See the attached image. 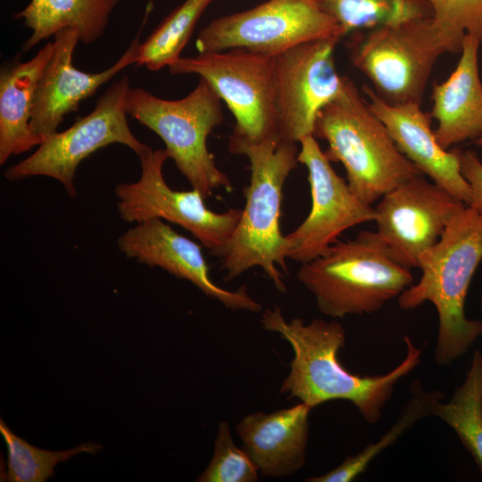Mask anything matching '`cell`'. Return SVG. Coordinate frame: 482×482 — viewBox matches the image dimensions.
<instances>
[{"mask_svg":"<svg viewBox=\"0 0 482 482\" xmlns=\"http://www.w3.org/2000/svg\"><path fill=\"white\" fill-rule=\"evenodd\" d=\"M0 433L7 446V463L1 481L45 482L54 475V468L79 453H96L99 444L86 443L65 451H47L29 445L16 436L0 419Z\"/></svg>","mask_w":482,"mask_h":482,"instance_id":"26","label":"cell"},{"mask_svg":"<svg viewBox=\"0 0 482 482\" xmlns=\"http://www.w3.org/2000/svg\"><path fill=\"white\" fill-rule=\"evenodd\" d=\"M296 277L318 309L332 318L371 314L398 298L413 280L411 269L397 262L370 230L337 241L301 264Z\"/></svg>","mask_w":482,"mask_h":482,"instance_id":"5","label":"cell"},{"mask_svg":"<svg viewBox=\"0 0 482 482\" xmlns=\"http://www.w3.org/2000/svg\"><path fill=\"white\" fill-rule=\"evenodd\" d=\"M476 144L482 147V134L475 140Z\"/></svg>","mask_w":482,"mask_h":482,"instance_id":"30","label":"cell"},{"mask_svg":"<svg viewBox=\"0 0 482 482\" xmlns=\"http://www.w3.org/2000/svg\"><path fill=\"white\" fill-rule=\"evenodd\" d=\"M258 469L245 450L232 439L227 420L220 423L212 458L198 476V482H255Z\"/></svg>","mask_w":482,"mask_h":482,"instance_id":"28","label":"cell"},{"mask_svg":"<svg viewBox=\"0 0 482 482\" xmlns=\"http://www.w3.org/2000/svg\"><path fill=\"white\" fill-rule=\"evenodd\" d=\"M340 38L302 43L273 56V92L278 137L299 144L313 136L320 111L337 98L345 77L338 74L335 48Z\"/></svg>","mask_w":482,"mask_h":482,"instance_id":"12","label":"cell"},{"mask_svg":"<svg viewBox=\"0 0 482 482\" xmlns=\"http://www.w3.org/2000/svg\"><path fill=\"white\" fill-rule=\"evenodd\" d=\"M273 56L245 48L199 53L180 57L169 71L172 75L195 74L206 80L236 119L232 134L258 142L278 137Z\"/></svg>","mask_w":482,"mask_h":482,"instance_id":"9","label":"cell"},{"mask_svg":"<svg viewBox=\"0 0 482 482\" xmlns=\"http://www.w3.org/2000/svg\"><path fill=\"white\" fill-rule=\"evenodd\" d=\"M261 323L265 330L278 333L294 352L281 394L297 398L312 409L332 400L349 401L371 424L379 420L396 383L411 372L421 358L422 350L403 336L406 355L403 362L384 375L362 377L351 373L338 361V352L345 343V332L338 321L287 320L281 309L274 306L262 312Z\"/></svg>","mask_w":482,"mask_h":482,"instance_id":"1","label":"cell"},{"mask_svg":"<svg viewBox=\"0 0 482 482\" xmlns=\"http://www.w3.org/2000/svg\"><path fill=\"white\" fill-rule=\"evenodd\" d=\"M339 25L343 36L359 29L432 15L426 0H316Z\"/></svg>","mask_w":482,"mask_h":482,"instance_id":"25","label":"cell"},{"mask_svg":"<svg viewBox=\"0 0 482 482\" xmlns=\"http://www.w3.org/2000/svg\"><path fill=\"white\" fill-rule=\"evenodd\" d=\"M298 162L308 171L312 206L308 216L285 236L286 258L308 262L322 254L345 230L374 221L375 209L362 203L332 168L316 137H303Z\"/></svg>","mask_w":482,"mask_h":482,"instance_id":"13","label":"cell"},{"mask_svg":"<svg viewBox=\"0 0 482 482\" xmlns=\"http://www.w3.org/2000/svg\"><path fill=\"white\" fill-rule=\"evenodd\" d=\"M140 178L115 187L120 218L137 223L157 218L190 232L212 253L229 238L241 216V209L216 212L207 208L204 196L196 189L179 191L165 181V149L150 146L138 156Z\"/></svg>","mask_w":482,"mask_h":482,"instance_id":"11","label":"cell"},{"mask_svg":"<svg viewBox=\"0 0 482 482\" xmlns=\"http://www.w3.org/2000/svg\"><path fill=\"white\" fill-rule=\"evenodd\" d=\"M371 111L387 129L398 149L423 175L469 205L471 190L461 171L456 148L445 149L431 129V114L420 103L391 104L362 86Z\"/></svg>","mask_w":482,"mask_h":482,"instance_id":"17","label":"cell"},{"mask_svg":"<svg viewBox=\"0 0 482 482\" xmlns=\"http://www.w3.org/2000/svg\"><path fill=\"white\" fill-rule=\"evenodd\" d=\"M432 15L371 29L352 51V62L383 99L420 103L436 59L449 52Z\"/></svg>","mask_w":482,"mask_h":482,"instance_id":"7","label":"cell"},{"mask_svg":"<svg viewBox=\"0 0 482 482\" xmlns=\"http://www.w3.org/2000/svg\"><path fill=\"white\" fill-rule=\"evenodd\" d=\"M311 410L300 402L270 413L248 414L237 423L244 450L262 476L283 478L304 465Z\"/></svg>","mask_w":482,"mask_h":482,"instance_id":"18","label":"cell"},{"mask_svg":"<svg viewBox=\"0 0 482 482\" xmlns=\"http://www.w3.org/2000/svg\"><path fill=\"white\" fill-rule=\"evenodd\" d=\"M54 53L37 82L33 100L30 129L38 145L57 132L64 117L76 112L79 104L92 96L104 83L136 63L139 39L136 37L123 54L109 68L90 73L72 64L78 32L64 29L54 36Z\"/></svg>","mask_w":482,"mask_h":482,"instance_id":"15","label":"cell"},{"mask_svg":"<svg viewBox=\"0 0 482 482\" xmlns=\"http://www.w3.org/2000/svg\"><path fill=\"white\" fill-rule=\"evenodd\" d=\"M461 171L468 181L471 198L469 206L482 212V162L474 151L456 148Z\"/></svg>","mask_w":482,"mask_h":482,"instance_id":"29","label":"cell"},{"mask_svg":"<svg viewBox=\"0 0 482 482\" xmlns=\"http://www.w3.org/2000/svg\"><path fill=\"white\" fill-rule=\"evenodd\" d=\"M451 53H461L466 35L482 41V0H426Z\"/></svg>","mask_w":482,"mask_h":482,"instance_id":"27","label":"cell"},{"mask_svg":"<svg viewBox=\"0 0 482 482\" xmlns=\"http://www.w3.org/2000/svg\"><path fill=\"white\" fill-rule=\"evenodd\" d=\"M118 247L128 258L150 267H160L187 280L208 297L233 311L258 312L262 305L247 293L245 286L236 291L215 284L200 245L175 231L164 220L148 219L126 230L118 238Z\"/></svg>","mask_w":482,"mask_h":482,"instance_id":"16","label":"cell"},{"mask_svg":"<svg viewBox=\"0 0 482 482\" xmlns=\"http://www.w3.org/2000/svg\"><path fill=\"white\" fill-rule=\"evenodd\" d=\"M482 260V212L466 205L449 222L439 240L424 252L418 268L421 277L398 297L403 310L425 302L438 315L434 359L448 365L460 358L482 334V322L465 314V299L473 274Z\"/></svg>","mask_w":482,"mask_h":482,"instance_id":"3","label":"cell"},{"mask_svg":"<svg viewBox=\"0 0 482 482\" xmlns=\"http://www.w3.org/2000/svg\"><path fill=\"white\" fill-rule=\"evenodd\" d=\"M313 136L328 142V159L344 165L351 191L367 205L422 174L346 77L341 94L320 111Z\"/></svg>","mask_w":482,"mask_h":482,"instance_id":"4","label":"cell"},{"mask_svg":"<svg viewBox=\"0 0 482 482\" xmlns=\"http://www.w3.org/2000/svg\"><path fill=\"white\" fill-rule=\"evenodd\" d=\"M212 1L185 0L173 9L147 38L138 44L135 64L152 71L169 68L181 57L196 23Z\"/></svg>","mask_w":482,"mask_h":482,"instance_id":"24","label":"cell"},{"mask_svg":"<svg viewBox=\"0 0 482 482\" xmlns=\"http://www.w3.org/2000/svg\"><path fill=\"white\" fill-rule=\"evenodd\" d=\"M221 101L201 78L194 90L179 100L160 98L141 87H129L125 99L128 115L161 137L169 158L205 199L215 189H232L207 147L208 136L224 120Z\"/></svg>","mask_w":482,"mask_h":482,"instance_id":"6","label":"cell"},{"mask_svg":"<svg viewBox=\"0 0 482 482\" xmlns=\"http://www.w3.org/2000/svg\"><path fill=\"white\" fill-rule=\"evenodd\" d=\"M482 322V321H481Z\"/></svg>","mask_w":482,"mask_h":482,"instance_id":"31","label":"cell"},{"mask_svg":"<svg viewBox=\"0 0 482 482\" xmlns=\"http://www.w3.org/2000/svg\"><path fill=\"white\" fill-rule=\"evenodd\" d=\"M54 42H48L30 60H18L0 73V164L37 146L30 129L37 82L51 58Z\"/></svg>","mask_w":482,"mask_h":482,"instance_id":"20","label":"cell"},{"mask_svg":"<svg viewBox=\"0 0 482 482\" xmlns=\"http://www.w3.org/2000/svg\"><path fill=\"white\" fill-rule=\"evenodd\" d=\"M129 78L115 81L99 97L94 110L78 119L67 129L45 139L32 154L4 171L8 180L45 176L56 179L71 197L77 195L74 179L79 164L96 151L112 144H121L137 156L149 146L129 129L125 99Z\"/></svg>","mask_w":482,"mask_h":482,"instance_id":"8","label":"cell"},{"mask_svg":"<svg viewBox=\"0 0 482 482\" xmlns=\"http://www.w3.org/2000/svg\"><path fill=\"white\" fill-rule=\"evenodd\" d=\"M343 37L337 21L316 0H267L244 12L220 17L198 34V53L245 48L276 55L308 41Z\"/></svg>","mask_w":482,"mask_h":482,"instance_id":"10","label":"cell"},{"mask_svg":"<svg viewBox=\"0 0 482 482\" xmlns=\"http://www.w3.org/2000/svg\"><path fill=\"white\" fill-rule=\"evenodd\" d=\"M466 205L420 174L378 200L374 207L375 231L397 262L418 268L420 255L439 240Z\"/></svg>","mask_w":482,"mask_h":482,"instance_id":"14","label":"cell"},{"mask_svg":"<svg viewBox=\"0 0 482 482\" xmlns=\"http://www.w3.org/2000/svg\"><path fill=\"white\" fill-rule=\"evenodd\" d=\"M432 416L458 436L482 473V354L476 351L464 382L447 403L437 402Z\"/></svg>","mask_w":482,"mask_h":482,"instance_id":"22","label":"cell"},{"mask_svg":"<svg viewBox=\"0 0 482 482\" xmlns=\"http://www.w3.org/2000/svg\"><path fill=\"white\" fill-rule=\"evenodd\" d=\"M479 44L476 37L466 35L454 71L446 80L433 85L430 114L437 121L435 136L445 149L482 134Z\"/></svg>","mask_w":482,"mask_h":482,"instance_id":"19","label":"cell"},{"mask_svg":"<svg viewBox=\"0 0 482 482\" xmlns=\"http://www.w3.org/2000/svg\"><path fill=\"white\" fill-rule=\"evenodd\" d=\"M120 0H30L18 12L31 34L23 45L29 51L64 29H75L79 41L91 44L105 31L111 14Z\"/></svg>","mask_w":482,"mask_h":482,"instance_id":"21","label":"cell"},{"mask_svg":"<svg viewBox=\"0 0 482 482\" xmlns=\"http://www.w3.org/2000/svg\"><path fill=\"white\" fill-rule=\"evenodd\" d=\"M229 150L250 162V183L244 189L245 204L229 238L212 253L220 259L225 280H233L260 267L281 293L287 292L286 239L279 218L283 187L298 163L296 143L272 137L253 142L230 134Z\"/></svg>","mask_w":482,"mask_h":482,"instance_id":"2","label":"cell"},{"mask_svg":"<svg viewBox=\"0 0 482 482\" xmlns=\"http://www.w3.org/2000/svg\"><path fill=\"white\" fill-rule=\"evenodd\" d=\"M444 398L438 390H427L420 380L411 385V396L397 420L378 441L367 445L353 456L346 457L337 467L307 482H351L366 470L370 462L393 445L406 430L420 420L432 415L435 404Z\"/></svg>","mask_w":482,"mask_h":482,"instance_id":"23","label":"cell"}]
</instances>
